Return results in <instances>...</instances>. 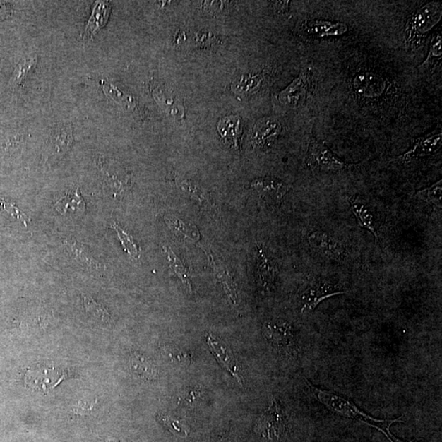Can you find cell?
Here are the masks:
<instances>
[{
  "instance_id": "obj_33",
  "label": "cell",
  "mask_w": 442,
  "mask_h": 442,
  "mask_svg": "<svg viewBox=\"0 0 442 442\" xmlns=\"http://www.w3.org/2000/svg\"><path fill=\"white\" fill-rule=\"evenodd\" d=\"M441 49V35L439 33H436L434 38L431 39L428 58H426L424 61V64L419 66V68H423L424 66L428 68V66H434L435 65L441 64L442 56Z\"/></svg>"
},
{
  "instance_id": "obj_15",
  "label": "cell",
  "mask_w": 442,
  "mask_h": 442,
  "mask_svg": "<svg viewBox=\"0 0 442 442\" xmlns=\"http://www.w3.org/2000/svg\"><path fill=\"white\" fill-rule=\"evenodd\" d=\"M352 85L357 94L371 99L383 94L386 90V80L378 74L362 73L354 77Z\"/></svg>"
},
{
  "instance_id": "obj_13",
  "label": "cell",
  "mask_w": 442,
  "mask_h": 442,
  "mask_svg": "<svg viewBox=\"0 0 442 442\" xmlns=\"http://www.w3.org/2000/svg\"><path fill=\"white\" fill-rule=\"evenodd\" d=\"M308 241L313 250L326 258L340 260L346 256L343 246L323 231H313L308 236Z\"/></svg>"
},
{
  "instance_id": "obj_18",
  "label": "cell",
  "mask_w": 442,
  "mask_h": 442,
  "mask_svg": "<svg viewBox=\"0 0 442 442\" xmlns=\"http://www.w3.org/2000/svg\"><path fill=\"white\" fill-rule=\"evenodd\" d=\"M311 80V71L306 70L294 81V83L281 92V100L291 105L301 104L309 91Z\"/></svg>"
},
{
  "instance_id": "obj_22",
  "label": "cell",
  "mask_w": 442,
  "mask_h": 442,
  "mask_svg": "<svg viewBox=\"0 0 442 442\" xmlns=\"http://www.w3.org/2000/svg\"><path fill=\"white\" fill-rule=\"evenodd\" d=\"M256 270H258V280L261 289L265 291H269L275 284L276 272L261 246H258Z\"/></svg>"
},
{
  "instance_id": "obj_19",
  "label": "cell",
  "mask_w": 442,
  "mask_h": 442,
  "mask_svg": "<svg viewBox=\"0 0 442 442\" xmlns=\"http://www.w3.org/2000/svg\"><path fill=\"white\" fill-rule=\"evenodd\" d=\"M348 202L359 227L369 231L375 241H378L379 234L371 209L366 203L354 197H349Z\"/></svg>"
},
{
  "instance_id": "obj_2",
  "label": "cell",
  "mask_w": 442,
  "mask_h": 442,
  "mask_svg": "<svg viewBox=\"0 0 442 442\" xmlns=\"http://www.w3.org/2000/svg\"><path fill=\"white\" fill-rule=\"evenodd\" d=\"M441 5L438 2L424 4L411 15L405 25V43L410 48H418L441 18Z\"/></svg>"
},
{
  "instance_id": "obj_24",
  "label": "cell",
  "mask_w": 442,
  "mask_h": 442,
  "mask_svg": "<svg viewBox=\"0 0 442 442\" xmlns=\"http://www.w3.org/2000/svg\"><path fill=\"white\" fill-rule=\"evenodd\" d=\"M130 366L132 371L141 378L155 380L157 377L158 370L155 364L143 354L138 353L132 354Z\"/></svg>"
},
{
  "instance_id": "obj_9",
  "label": "cell",
  "mask_w": 442,
  "mask_h": 442,
  "mask_svg": "<svg viewBox=\"0 0 442 442\" xmlns=\"http://www.w3.org/2000/svg\"><path fill=\"white\" fill-rule=\"evenodd\" d=\"M251 188L265 203L273 207H280L289 189L284 181L269 177L254 179Z\"/></svg>"
},
{
  "instance_id": "obj_11",
  "label": "cell",
  "mask_w": 442,
  "mask_h": 442,
  "mask_svg": "<svg viewBox=\"0 0 442 442\" xmlns=\"http://www.w3.org/2000/svg\"><path fill=\"white\" fill-rule=\"evenodd\" d=\"M265 335L281 352L292 354L295 350V336L289 323L269 322L265 326Z\"/></svg>"
},
{
  "instance_id": "obj_7",
  "label": "cell",
  "mask_w": 442,
  "mask_h": 442,
  "mask_svg": "<svg viewBox=\"0 0 442 442\" xmlns=\"http://www.w3.org/2000/svg\"><path fill=\"white\" fill-rule=\"evenodd\" d=\"M346 294L339 290L337 287L330 282L317 280L306 287L301 296V311L311 312L321 304L323 301L331 297Z\"/></svg>"
},
{
  "instance_id": "obj_23",
  "label": "cell",
  "mask_w": 442,
  "mask_h": 442,
  "mask_svg": "<svg viewBox=\"0 0 442 442\" xmlns=\"http://www.w3.org/2000/svg\"><path fill=\"white\" fill-rule=\"evenodd\" d=\"M220 136L229 146L239 148V138L241 133V120L238 117H226L219 123Z\"/></svg>"
},
{
  "instance_id": "obj_25",
  "label": "cell",
  "mask_w": 442,
  "mask_h": 442,
  "mask_svg": "<svg viewBox=\"0 0 442 442\" xmlns=\"http://www.w3.org/2000/svg\"><path fill=\"white\" fill-rule=\"evenodd\" d=\"M210 259L215 276H217L220 284L222 285L226 295L228 296L231 301L236 303V301H237V289H236V286L229 271L222 263H220V261H215L213 256H210Z\"/></svg>"
},
{
  "instance_id": "obj_20",
  "label": "cell",
  "mask_w": 442,
  "mask_h": 442,
  "mask_svg": "<svg viewBox=\"0 0 442 442\" xmlns=\"http://www.w3.org/2000/svg\"><path fill=\"white\" fill-rule=\"evenodd\" d=\"M110 13L111 8L109 2L97 1L95 3L83 33L85 40H90L102 28L105 27L109 22Z\"/></svg>"
},
{
  "instance_id": "obj_38",
  "label": "cell",
  "mask_w": 442,
  "mask_h": 442,
  "mask_svg": "<svg viewBox=\"0 0 442 442\" xmlns=\"http://www.w3.org/2000/svg\"><path fill=\"white\" fill-rule=\"evenodd\" d=\"M261 78L259 76L241 77L239 81V85L243 86V90L245 92H253L261 85Z\"/></svg>"
},
{
  "instance_id": "obj_32",
  "label": "cell",
  "mask_w": 442,
  "mask_h": 442,
  "mask_svg": "<svg viewBox=\"0 0 442 442\" xmlns=\"http://www.w3.org/2000/svg\"><path fill=\"white\" fill-rule=\"evenodd\" d=\"M166 222L174 233L181 234L184 238L193 241L200 239V234L197 229L190 227L182 220L174 217H168L166 218Z\"/></svg>"
},
{
  "instance_id": "obj_30",
  "label": "cell",
  "mask_w": 442,
  "mask_h": 442,
  "mask_svg": "<svg viewBox=\"0 0 442 442\" xmlns=\"http://www.w3.org/2000/svg\"><path fill=\"white\" fill-rule=\"evenodd\" d=\"M109 227L116 231L117 237L119 239L123 249H124L128 254L135 259L140 258V249H138L135 239H133L129 233H127L124 229H122L119 225H117L115 221L113 220L111 221Z\"/></svg>"
},
{
  "instance_id": "obj_31",
  "label": "cell",
  "mask_w": 442,
  "mask_h": 442,
  "mask_svg": "<svg viewBox=\"0 0 442 442\" xmlns=\"http://www.w3.org/2000/svg\"><path fill=\"white\" fill-rule=\"evenodd\" d=\"M415 196L436 208H441L442 179L431 185L430 187L419 190Z\"/></svg>"
},
{
  "instance_id": "obj_3",
  "label": "cell",
  "mask_w": 442,
  "mask_h": 442,
  "mask_svg": "<svg viewBox=\"0 0 442 442\" xmlns=\"http://www.w3.org/2000/svg\"><path fill=\"white\" fill-rule=\"evenodd\" d=\"M306 165L312 171L338 173L356 168L354 164H349L333 153L325 143L312 138L308 148Z\"/></svg>"
},
{
  "instance_id": "obj_26",
  "label": "cell",
  "mask_w": 442,
  "mask_h": 442,
  "mask_svg": "<svg viewBox=\"0 0 442 442\" xmlns=\"http://www.w3.org/2000/svg\"><path fill=\"white\" fill-rule=\"evenodd\" d=\"M177 184L179 189H181L185 193H188L202 207L212 210L214 208V204L208 193L204 192V190L198 187L196 184L181 178L177 179Z\"/></svg>"
},
{
  "instance_id": "obj_36",
  "label": "cell",
  "mask_w": 442,
  "mask_h": 442,
  "mask_svg": "<svg viewBox=\"0 0 442 442\" xmlns=\"http://www.w3.org/2000/svg\"><path fill=\"white\" fill-rule=\"evenodd\" d=\"M0 209H2L4 212L7 213L12 217L18 220L25 227H28L30 224V219L28 215L23 213L22 210H20L16 205L11 202H8L7 200L0 198Z\"/></svg>"
},
{
  "instance_id": "obj_4",
  "label": "cell",
  "mask_w": 442,
  "mask_h": 442,
  "mask_svg": "<svg viewBox=\"0 0 442 442\" xmlns=\"http://www.w3.org/2000/svg\"><path fill=\"white\" fill-rule=\"evenodd\" d=\"M97 164L107 193L114 198H124L131 189V174L117 162L104 157H100Z\"/></svg>"
},
{
  "instance_id": "obj_28",
  "label": "cell",
  "mask_w": 442,
  "mask_h": 442,
  "mask_svg": "<svg viewBox=\"0 0 442 442\" xmlns=\"http://www.w3.org/2000/svg\"><path fill=\"white\" fill-rule=\"evenodd\" d=\"M164 250L166 251L167 256V260L169 267L173 270L174 274L177 275L179 280H181L184 285L186 287V289L189 292H192V284L190 280V271L187 268L186 265H184L183 262L178 258V256L174 253V251L167 246H163Z\"/></svg>"
},
{
  "instance_id": "obj_6",
  "label": "cell",
  "mask_w": 442,
  "mask_h": 442,
  "mask_svg": "<svg viewBox=\"0 0 442 442\" xmlns=\"http://www.w3.org/2000/svg\"><path fill=\"white\" fill-rule=\"evenodd\" d=\"M68 376V371L64 369L37 366L27 370L24 375V382L29 388L47 393Z\"/></svg>"
},
{
  "instance_id": "obj_34",
  "label": "cell",
  "mask_w": 442,
  "mask_h": 442,
  "mask_svg": "<svg viewBox=\"0 0 442 442\" xmlns=\"http://www.w3.org/2000/svg\"><path fill=\"white\" fill-rule=\"evenodd\" d=\"M102 85L106 95L111 97L117 104L128 107V109H133L136 107V100L131 96L125 94L111 84L104 83V81H102Z\"/></svg>"
},
{
  "instance_id": "obj_17",
  "label": "cell",
  "mask_w": 442,
  "mask_h": 442,
  "mask_svg": "<svg viewBox=\"0 0 442 442\" xmlns=\"http://www.w3.org/2000/svg\"><path fill=\"white\" fill-rule=\"evenodd\" d=\"M54 209L64 217H79L85 213L86 205L79 189H76L60 198L55 203Z\"/></svg>"
},
{
  "instance_id": "obj_1",
  "label": "cell",
  "mask_w": 442,
  "mask_h": 442,
  "mask_svg": "<svg viewBox=\"0 0 442 442\" xmlns=\"http://www.w3.org/2000/svg\"><path fill=\"white\" fill-rule=\"evenodd\" d=\"M308 383L310 384L317 399L320 400L322 404L325 405L328 409L332 410L333 412L343 416V417L356 419L359 421V422L368 424L372 426V428L378 429L386 436V438L390 442H412L400 440L397 436H395L390 433V426L395 423H403V421L400 419L402 417L395 419H374L371 417V416L364 413L356 405L350 402L348 399L342 397V395L332 392V390L318 389L310 383Z\"/></svg>"
},
{
  "instance_id": "obj_35",
  "label": "cell",
  "mask_w": 442,
  "mask_h": 442,
  "mask_svg": "<svg viewBox=\"0 0 442 442\" xmlns=\"http://www.w3.org/2000/svg\"><path fill=\"white\" fill-rule=\"evenodd\" d=\"M163 354L166 359L176 366H188L192 361L191 354L181 349L167 347L163 349Z\"/></svg>"
},
{
  "instance_id": "obj_40",
  "label": "cell",
  "mask_w": 442,
  "mask_h": 442,
  "mask_svg": "<svg viewBox=\"0 0 442 442\" xmlns=\"http://www.w3.org/2000/svg\"><path fill=\"white\" fill-rule=\"evenodd\" d=\"M12 13V5L8 2L0 1V22L8 18Z\"/></svg>"
},
{
  "instance_id": "obj_14",
  "label": "cell",
  "mask_w": 442,
  "mask_h": 442,
  "mask_svg": "<svg viewBox=\"0 0 442 442\" xmlns=\"http://www.w3.org/2000/svg\"><path fill=\"white\" fill-rule=\"evenodd\" d=\"M207 342L221 367L224 368L241 384L243 378H241L239 373V367L230 348L225 345L222 341H220L219 338L213 336V334H209L207 338Z\"/></svg>"
},
{
  "instance_id": "obj_10",
  "label": "cell",
  "mask_w": 442,
  "mask_h": 442,
  "mask_svg": "<svg viewBox=\"0 0 442 442\" xmlns=\"http://www.w3.org/2000/svg\"><path fill=\"white\" fill-rule=\"evenodd\" d=\"M442 145V133L436 131L417 138L407 152L398 157L400 162H410L431 155L439 150Z\"/></svg>"
},
{
  "instance_id": "obj_21",
  "label": "cell",
  "mask_w": 442,
  "mask_h": 442,
  "mask_svg": "<svg viewBox=\"0 0 442 442\" xmlns=\"http://www.w3.org/2000/svg\"><path fill=\"white\" fill-rule=\"evenodd\" d=\"M281 125L274 118L266 117L256 122L253 129V141L259 146L267 145L279 136Z\"/></svg>"
},
{
  "instance_id": "obj_16",
  "label": "cell",
  "mask_w": 442,
  "mask_h": 442,
  "mask_svg": "<svg viewBox=\"0 0 442 442\" xmlns=\"http://www.w3.org/2000/svg\"><path fill=\"white\" fill-rule=\"evenodd\" d=\"M302 28L305 32L316 38L340 37L348 32L347 24L325 20H307Z\"/></svg>"
},
{
  "instance_id": "obj_29",
  "label": "cell",
  "mask_w": 442,
  "mask_h": 442,
  "mask_svg": "<svg viewBox=\"0 0 442 442\" xmlns=\"http://www.w3.org/2000/svg\"><path fill=\"white\" fill-rule=\"evenodd\" d=\"M82 298H83L85 310L88 315L104 325L109 326L111 325V315L104 306L89 296L83 295Z\"/></svg>"
},
{
  "instance_id": "obj_39",
  "label": "cell",
  "mask_w": 442,
  "mask_h": 442,
  "mask_svg": "<svg viewBox=\"0 0 442 442\" xmlns=\"http://www.w3.org/2000/svg\"><path fill=\"white\" fill-rule=\"evenodd\" d=\"M200 398H201V393L199 390H193L185 394L184 397L181 398V400L185 404L190 405L196 402Z\"/></svg>"
},
{
  "instance_id": "obj_37",
  "label": "cell",
  "mask_w": 442,
  "mask_h": 442,
  "mask_svg": "<svg viewBox=\"0 0 442 442\" xmlns=\"http://www.w3.org/2000/svg\"><path fill=\"white\" fill-rule=\"evenodd\" d=\"M158 419L165 425L172 433L179 436H187L189 428L182 421L169 417L167 415H159Z\"/></svg>"
},
{
  "instance_id": "obj_8",
  "label": "cell",
  "mask_w": 442,
  "mask_h": 442,
  "mask_svg": "<svg viewBox=\"0 0 442 442\" xmlns=\"http://www.w3.org/2000/svg\"><path fill=\"white\" fill-rule=\"evenodd\" d=\"M74 143L73 130L69 126H58L50 132L44 148L46 162H54L66 155Z\"/></svg>"
},
{
  "instance_id": "obj_12",
  "label": "cell",
  "mask_w": 442,
  "mask_h": 442,
  "mask_svg": "<svg viewBox=\"0 0 442 442\" xmlns=\"http://www.w3.org/2000/svg\"><path fill=\"white\" fill-rule=\"evenodd\" d=\"M64 246L70 258L74 260L77 264L83 267L84 269L95 272V273L104 274L106 266L97 261L86 249V246L79 243L78 241L73 238H68L64 241Z\"/></svg>"
},
{
  "instance_id": "obj_5",
  "label": "cell",
  "mask_w": 442,
  "mask_h": 442,
  "mask_svg": "<svg viewBox=\"0 0 442 442\" xmlns=\"http://www.w3.org/2000/svg\"><path fill=\"white\" fill-rule=\"evenodd\" d=\"M256 431L265 442H280L285 438L287 423L285 414L274 398L258 420Z\"/></svg>"
},
{
  "instance_id": "obj_27",
  "label": "cell",
  "mask_w": 442,
  "mask_h": 442,
  "mask_svg": "<svg viewBox=\"0 0 442 442\" xmlns=\"http://www.w3.org/2000/svg\"><path fill=\"white\" fill-rule=\"evenodd\" d=\"M37 63V56L20 61L13 71L11 79L9 80L11 88H18V86L22 85L25 79L32 73Z\"/></svg>"
}]
</instances>
